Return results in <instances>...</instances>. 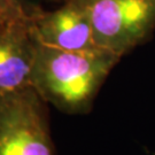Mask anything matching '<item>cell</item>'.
Masks as SVG:
<instances>
[{"label":"cell","instance_id":"obj_1","mask_svg":"<svg viewBox=\"0 0 155 155\" xmlns=\"http://www.w3.org/2000/svg\"><path fill=\"white\" fill-rule=\"evenodd\" d=\"M120 60L105 50L70 52L38 43L31 87L60 111L85 114Z\"/></svg>","mask_w":155,"mask_h":155},{"label":"cell","instance_id":"obj_2","mask_svg":"<svg viewBox=\"0 0 155 155\" xmlns=\"http://www.w3.org/2000/svg\"><path fill=\"white\" fill-rule=\"evenodd\" d=\"M101 50L122 59L155 31V0H78Z\"/></svg>","mask_w":155,"mask_h":155},{"label":"cell","instance_id":"obj_3","mask_svg":"<svg viewBox=\"0 0 155 155\" xmlns=\"http://www.w3.org/2000/svg\"><path fill=\"white\" fill-rule=\"evenodd\" d=\"M48 118L33 87L0 97V155H55Z\"/></svg>","mask_w":155,"mask_h":155},{"label":"cell","instance_id":"obj_4","mask_svg":"<svg viewBox=\"0 0 155 155\" xmlns=\"http://www.w3.org/2000/svg\"><path fill=\"white\" fill-rule=\"evenodd\" d=\"M30 27L39 44L70 52L101 50L92 24L78 0H66L54 11L30 9Z\"/></svg>","mask_w":155,"mask_h":155},{"label":"cell","instance_id":"obj_5","mask_svg":"<svg viewBox=\"0 0 155 155\" xmlns=\"http://www.w3.org/2000/svg\"><path fill=\"white\" fill-rule=\"evenodd\" d=\"M38 41L27 16L6 22L0 29V97L31 87Z\"/></svg>","mask_w":155,"mask_h":155},{"label":"cell","instance_id":"obj_6","mask_svg":"<svg viewBox=\"0 0 155 155\" xmlns=\"http://www.w3.org/2000/svg\"><path fill=\"white\" fill-rule=\"evenodd\" d=\"M31 8L24 5L23 0H0V20L8 22L27 16Z\"/></svg>","mask_w":155,"mask_h":155},{"label":"cell","instance_id":"obj_7","mask_svg":"<svg viewBox=\"0 0 155 155\" xmlns=\"http://www.w3.org/2000/svg\"><path fill=\"white\" fill-rule=\"evenodd\" d=\"M5 23H6V22H4V21H1V20H0V29L2 28V25H4Z\"/></svg>","mask_w":155,"mask_h":155}]
</instances>
